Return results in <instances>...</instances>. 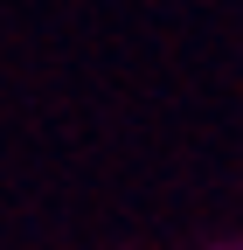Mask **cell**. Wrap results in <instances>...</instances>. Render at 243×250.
<instances>
[{
    "label": "cell",
    "instance_id": "obj_1",
    "mask_svg": "<svg viewBox=\"0 0 243 250\" xmlns=\"http://www.w3.org/2000/svg\"><path fill=\"white\" fill-rule=\"evenodd\" d=\"M229 250H236V243H229Z\"/></svg>",
    "mask_w": 243,
    "mask_h": 250
}]
</instances>
